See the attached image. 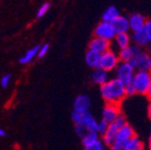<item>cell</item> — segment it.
Masks as SVG:
<instances>
[{
    "label": "cell",
    "mask_w": 151,
    "mask_h": 150,
    "mask_svg": "<svg viewBox=\"0 0 151 150\" xmlns=\"http://www.w3.org/2000/svg\"><path fill=\"white\" fill-rule=\"evenodd\" d=\"M100 92H101V96L104 101L106 102V104L120 105V103L126 97L125 85L116 78L110 79L107 83L102 85L100 87Z\"/></svg>",
    "instance_id": "1"
},
{
    "label": "cell",
    "mask_w": 151,
    "mask_h": 150,
    "mask_svg": "<svg viewBox=\"0 0 151 150\" xmlns=\"http://www.w3.org/2000/svg\"><path fill=\"white\" fill-rule=\"evenodd\" d=\"M126 124H127V121H126L125 115H123V113H121V115H119V117L116 118L112 123L109 124L106 132L102 136V138H102V141H103L104 145L110 146L113 142L116 141L118 131Z\"/></svg>",
    "instance_id": "2"
},
{
    "label": "cell",
    "mask_w": 151,
    "mask_h": 150,
    "mask_svg": "<svg viewBox=\"0 0 151 150\" xmlns=\"http://www.w3.org/2000/svg\"><path fill=\"white\" fill-rule=\"evenodd\" d=\"M129 63L134 68L135 71L151 73V58L148 52L145 49H139L134 56V58L132 59Z\"/></svg>",
    "instance_id": "3"
},
{
    "label": "cell",
    "mask_w": 151,
    "mask_h": 150,
    "mask_svg": "<svg viewBox=\"0 0 151 150\" xmlns=\"http://www.w3.org/2000/svg\"><path fill=\"white\" fill-rule=\"evenodd\" d=\"M131 83L135 88L137 94H147L151 85V73L147 71H135Z\"/></svg>",
    "instance_id": "4"
},
{
    "label": "cell",
    "mask_w": 151,
    "mask_h": 150,
    "mask_svg": "<svg viewBox=\"0 0 151 150\" xmlns=\"http://www.w3.org/2000/svg\"><path fill=\"white\" fill-rule=\"evenodd\" d=\"M71 120L75 125H82L85 127L86 131L97 132L98 121L89 112H75L71 113Z\"/></svg>",
    "instance_id": "5"
},
{
    "label": "cell",
    "mask_w": 151,
    "mask_h": 150,
    "mask_svg": "<svg viewBox=\"0 0 151 150\" xmlns=\"http://www.w3.org/2000/svg\"><path fill=\"white\" fill-rule=\"evenodd\" d=\"M120 63L121 62L118 57V54L110 48L109 50L101 55L99 68L102 71H106V73H110V71H116Z\"/></svg>",
    "instance_id": "6"
},
{
    "label": "cell",
    "mask_w": 151,
    "mask_h": 150,
    "mask_svg": "<svg viewBox=\"0 0 151 150\" xmlns=\"http://www.w3.org/2000/svg\"><path fill=\"white\" fill-rule=\"evenodd\" d=\"M114 71H116V79H118L124 85L131 82L135 74L134 68L130 65V63H122V62L119 64Z\"/></svg>",
    "instance_id": "7"
},
{
    "label": "cell",
    "mask_w": 151,
    "mask_h": 150,
    "mask_svg": "<svg viewBox=\"0 0 151 150\" xmlns=\"http://www.w3.org/2000/svg\"><path fill=\"white\" fill-rule=\"evenodd\" d=\"M93 34H94V37L106 40L108 42L113 41V39H114V37L116 35L114 30H113L112 24L104 21H101L100 23H98V25L94 28Z\"/></svg>",
    "instance_id": "8"
},
{
    "label": "cell",
    "mask_w": 151,
    "mask_h": 150,
    "mask_svg": "<svg viewBox=\"0 0 151 150\" xmlns=\"http://www.w3.org/2000/svg\"><path fill=\"white\" fill-rule=\"evenodd\" d=\"M121 108L118 104H106L102 111V120L108 124L112 123L121 115Z\"/></svg>",
    "instance_id": "9"
},
{
    "label": "cell",
    "mask_w": 151,
    "mask_h": 150,
    "mask_svg": "<svg viewBox=\"0 0 151 150\" xmlns=\"http://www.w3.org/2000/svg\"><path fill=\"white\" fill-rule=\"evenodd\" d=\"M88 49L91 50V52L97 53L99 55H102L110 49V42H108L106 40L94 37L93 39L90 40L89 45H88Z\"/></svg>",
    "instance_id": "10"
},
{
    "label": "cell",
    "mask_w": 151,
    "mask_h": 150,
    "mask_svg": "<svg viewBox=\"0 0 151 150\" xmlns=\"http://www.w3.org/2000/svg\"><path fill=\"white\" fill-rule=\"evenodd\" d=\"M90 99L86 94H79L73 101V111L75 112H88L90 107Z\"/></svg>",
    "instance_id": "11"
},
{
    "label": "cell",
    "mask_w": 151,
    "mask_h": 150,
    "mask_svg": "<svg viewBox=\"0 0 151 150\" xmlns=\"http://www.w3.org/2000/svg\"><path fill=\"white\" fill-rule=\"evenodd\" d=\"M128 22H129V28L130 31L133 32H137L141 31V30H144V26L146 24L147 20L144 16L139 13H134L129 16L128 18Z\"/></svg>",
    "instance_id": "12"
},
{
    "label": "cell",
    "mask_w": 151,
    "mask_h": 150,
    "mask_svg": "<svg viewBox=\"0 0 151 150\" xmlns=\"http://www.w3.org/2000/svg\"><path fill=\"white\" fill-rule=\"evenodd\" d=\"M139 49L141 48L131 44L129 47H126V48L119 50L118 57L120 59V62H122V63H129L132 59L134 58V56L137 55V53L139 52Z\"/></svg>",
    "instance_id": "13"
},
{
    "label": "cell",
    "mask_w": 151,
    "mask_h": 150,
    "mask_svg": "<svg viewBox=\"0 0 151 150\" xmlns=\"http://www.w3.org/2000/svg\"><path fill=\"white\" fill-rule=\"evenodd\" d=\"M131 42H133V45H135V46H137L141 49H144V47H147L148 45H150L144 30L133 32L131 35Z\"/></svg>",
    "instance_id": "14"
},
{
    "label": "cell",
    "mask_w": 151,
    "mask_h": 150,
    "mask_svg": "<svg viewBox=\"0 0 151 150\" xmlns=\"http://www.w3.org/2000/svg\"><path fill=\"white\" fill-rule=\"evenodd\" d=\"M111 24H112L113 30H114L116 35H118V34L128 33V32L130 31L128 18H126L125 16H122V15H120Z\"/></svg>",
    "instance_id": "15"
},
{
    "label": "cell",
    "mask_w": 151,
    "mask_h": 150,
    "mask_svg": "<svg viewBox=\"0 0 151 150\" xmlns=\"http://www.w3.org/2000/svg\"><path fill=\"white\" fill-rule=\"evenodd\" d=\"M133 136H135L134 130H133V128L131 127V125H129L127 123V124L124 125V126L118 131L116 140H118V141H123V142H129Z\"/></svg>",
    "instance_id": "16"
},
{
    "label": "cell",
    "mask_w": 151,
    "mask_h": 150,
    "mask_svg": "<svg viewBox=\"0 0 151 150\" xmlns=\"http://www.w3.org/2000/svg\"><path fill=\"white\" fill-rule=\"evenodd\" d=\"M113 42H114V45L119 48V50L129 47L131 45V35H129L128 33L118 34L113 39Z\"/></svg>",
    "instance_id": "17"
},
{
    "label": "cell",
    "mask_w": 151,
    "mask_h": 150,
    "mask_svg": "<svg viewBox=\"0 0 151 150\" xmlns=\"http://www.w3.org/2000/svg\"><path fill=\"white\" fill-rule=\"evenodd\" d=\"M91 80L94 84L99 85V86L101 87L102 85H104L105 83H107L109 81L108 73L102 71V69H100V68L94 69L91 74Z\"/></svg>",
    "instance_id": "18"
},
{
    "label": "cell",
    "mask_w": 151,
    "mask_h": 150,
    "mask_svg": "<svg viewBox=\"0 0 151 150\" xmlns=\"http://www.w3.org/2000/svg\"><path fill=\"white\" fill-rule=\"evenodd\" d=\"M100 58H101V55L88 49L86 52V55H85V62L89 67L93 68V69H98L100 66Z\"/></svg>",
    "instance_id": "19"
},
{
    "label": "cell",
    "mask_w": 151,
    "mask_h": 150,
    "mask_svg": "<svg viewBox=\"0 0 151 150\" xmlns=\"http://www.w3.org/2000/svg\"><path fill=\"white\" fill-rule=\"evenodd\" d=\"M120 16V12L116 6H108L105 11H104L103 15H102V21L108 22V23H112L118 17Z\"/></svg>",
    "instance_id": "20"
},
{
    "label": "cell",
    "mask_w": 151,
    "mask_h": 150,
    "mask_svg": "<svg viewBox=\"0 0 151 150\" xmlns=\"http://www.w3.org/2000/svg\"><path fill=\"white\" fill-rule=\"evenodd\" d=\"M39 47L40 45H36V46L32 47L21 57V58L19 59V62L20 64H23V65H26V64L31 63L33 61L34 59L37 58L38 57V50H39Z\"/></svg>",
    "instance_id": "21"
},
{
    "label": "cell",
    "mask_w": 151,
    "mask_h": 150,
    "mask_svg": "<svg viewBox=\"0 0 151 150\" xmlns=\"http://www.w3.org/2000/svg\"><path fill=\"white\" fill-rule=\"evenodd\" d=\"M82 144L83 146H88L91 145V144L96 143L97 141L100 140V136L97 132H92V131H86V133L82 136Z\"/></svg>",
    "instance_id": "22"
},
{
    "label": "cell",
    "mask_w": 151,
    "mask_h": 150,
    "mask_svg": "<svg viewBox=\"0 0 151 150\" xmlns=\"http://www.w3.org/2000/svg\"><path fill=\"white\" fill-rule=\"evenodd\" d=\"M128 150H144V143L139 140V136H133L128 142Z\"/></svg>",
    "instance_id": "23"
},
{
    "label": "cell",
    "mask_w": 151,
    "mask_h": 150,
    "mask_svg": "<svg viewBox=\"0 0 151 150\" xmlns=\"http://www.w3.org/2000/svg\"><path fill=\"white\" fill-rule=\"evenodd\" d=\"M110 150H128V142H123V141H116L113 142L110 146H109Z\"/></svg>",
    "instance_id": "24"
},
{
    "label": "cell",
    "mask_w": 151,
    "mask_h": 150,
    "mask_svg": "<svg viewBox=\"0 0 151 150\" xmlns=\"http://www.w3.org/2000/svg\"><path fill=\"white\" fill-rule=\"evenodd\" d=\"M108 126H109L108 123L105 122L104 120H101L100 122H98V125H97V133L99 134V136H103V134L106 132Z\"/></svg>",
    "instance_id": "25"
},
{
    "label": "cell",
    "mask_w": 151,
    "mask_h": 150,
    "mask_svg": "<svg viewBox=\"0 0 151 150\" xmlns=\"http://www.w3.org/2000/svg\"><path fill=\"white\" fill-rule=\"evenodd\" d=\"M104 147H105V145H104L103 141H102V140H99V141L91 144V145L85 146L84 150H105Z\"/></svg>",
    "instance_id": "26"
},
{
    "label": "cell",
    "mask_w": 151,
    "mask_h": 150,
    "mask_svg": "<svg viewBox=\"0 0 151 150\" xmlns=\"http://www.w3.org/2000/svg\"><path fill=\"white\" fill-rule=\"evenodd\" d=\"M50 7V2L42 3V5H41V6L39 7V9L37 11V18H41V17L44 16V15L48 12Z\"/></svg>",
    "instance_id": "27"
},
{
    "label": "cell",
    "mask_w": 151,
    "mask_h": 150,
    "mask_svg": "<svg viewBox=\"0 0 151 150\" xmlns=\"http://www.w3.org/2000/svg\"><path fill=\"white\" fill-rule=\"evenodd\" d=\"M48 49H50V45L47 44V43L40 45V47H39V50H38V57H37V58H39V59L44 58V57L46 56L47 53H48Z\"/></svg>",
    "instance_id": "28"
},
{
    "label": "cell",
    "mask_w": 151,
    "mask_h": 150,
    "mask_svg": "<svg viewBox=\"0 0 151 150\" xmlns=\"http://www.w3.org/2000/svg\"><path fill=\"white\" fill-rule=\"evenodd\" d=\"M11 79H12V77H11L9 74H6V75L2 76L1 79H0V85H1L3 88L7 87L9 85V83H11Z\"/></svg>",
    "instance_id": "29"
},
{
    "label": "cell",
    "mask_w": 151,
    "mask_h": 150,
    "mask_svg": "<svg viewBox=\"0 0 151 150\" xmlns=\"http://www.w3.org/2000/svg\"><path fill=\"white\" fill-rule=\"evenodd\" d=\"M125 92H126V96H128V97L134 96V94H137V92H135L134 86H133V84H132L131 82L125 85Z\"/></svg>",
    "instance_id": "30"
},
{
    "label": "cell",
    "mask_w": 151,
    "mask_h": 150,
    "mask_svg": "<svg viewBox=\"0 0 151 150\" xmlns=\"http://www.w3.org/2000/svg\"><path fill=\"white\" fill-rule=\"evenodd\" d=\"M144 32H145V34H146L149 43L151 44V21L150 20H147L146 24H145V26H144Z\"/></svg>",
    "instance_id": "31"
},
{
    "label": "cell",
    "mask_w": 151,
    "mask_h": 150,
    "mask_svg": "<svg viewBox=\"0 0 151 150\" xmlns=\"http://www.w3.org/2000/svg\"><path fill=\"white\" fill-rule=\"evenodd\" d=\"M75 131L79 136L82 138V136L86 133V129H85V127L82 126V125H75Z\"/></svg>",
    "instance_id": "32"
},
{
    "label": "cell",
    "mask_w": 151,
    "mask_h": 150,
    "mask_svg": "<svg viewBox=\"0 0 151 150\" xmlns=\"http://www.w3.org/2000/svg\"><path fill=\"white\" fill-rule=\"evenodd\" d=\"M147 113H148V118L151 120V101H149L148 107H147Z\"/></svg>",
    "instance_id": "33"
},
{
    "label": "cell",
    "mask_w": 151,
    "mask_h": 150,
    "mask_svg": "<svg viewBox=\"0 0 151 150\" xmlns=\"http://www.w3.org/2000/svg\"><path fill=\"white\" fill-rule=\"evenodd\" d=\"M147 98L149 99V101H151V85H150V87H149V89H148V92H147Z\"/></svg>",
    "instance_id": "34"
},
{
    "label": "cell",
    "mask_w": 151,
    "mask_h": 150,
    "mask_svg": "<svg viewBox=\"0 0 151 150\" xmlns=\"http://www.w3.org/2000/svg\"><path fill=\"white\" fill-rule=\"evenodd\" d=\"M5 136V131L3 130V129L0 128V138H1V136Z\"/></svg>",
    "instance_id": "35"
},
{
    "label": "cell",
    "mask_w": 151,
    "mask_h": 150,
    "mask_svg": "<svg viewBox=\"0 0 151 150\" xmlns=\"http://www.w3.org/2000/svg\"><path fill=\"white\" fill-rule=\"evenodd\" d=\"M147 52H148L149 56H150V58H151V44H150V47H149V49L147 50Z\"/></svg>",
    "instance_id": "36"
},
{
    "label": "cell",
    "mask_w": 151,
    "mask_h": 150,
    "mask_svg": "<svg viewBox=\"0 0 151 150\" xmlns=\"http://www.w3.org/2000/svg\"><path fill=\"white\" fill-rule=\"evenodd\" d=\"M149 145H151V136H150V138H149Z\"/></svg>",
    "instance_id": "37"
},
{
    "label": "cell",
    "mask_w": 151,
    "mask_h": 150,
    "mask_svg": "<svg viewBox=\"0 0 151 150\" xmlns=\"http://www.w3.org/2000/svg\"><path fill=\"white\" fill-rule=\"evenodd\" d=\"M149 150H151V145H149Z\"/></svg>",
    "instance_id": "38"
}]
</instances>
